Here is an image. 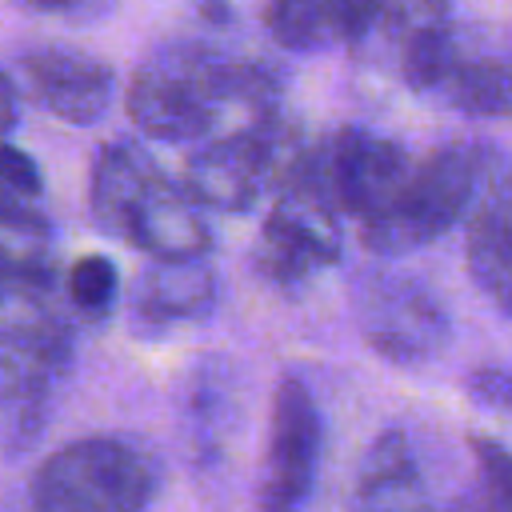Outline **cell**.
I'll list each match as a JSON object with an SVG mask.
<instances>
[{
  "instance_id": "cell-1",
  "label": "cell",
  "mask_w": 512,
  "mask_h": 512,
  "mask_svg": "<svg viewBox=\"0 0 512 512\" xmlns=\"http://www.w3.org/2000/svg\"><path fill=\"white\" fill-rule=\"evenodd\" d=\"M72 320L56 296L48 236L0 232V448L28 452L72 372Z\"/></svg>"
},
{
  "instance_id": "cell-2",
  "label": "cell",
  "mask_w": 512,
  "mask_h": 512,
  "mask_svg": "<svg viewBox=\"0 0 512 512\" xmlns=\"http://www.w3.org/2000/svg\"><path fill=\"white\" fill-rule=\"evenodd\" d=\"M132 124L160 144H196L224 128L280 112V76L264 60L232 56L200 40L156 44L128 80Z\"/></svg>"
},
{
  "instance_id": "cell-3",
  "label": "cell",
  "mask_w": 512,
  "mask_h": 512,
  "mask_svg": "<svg viewBox=\"0 0 512 512\" xmlns=\"http://www.w3.org/2000/svg\"><path fill=\"white\" fill-rule=\"evenodd\" d=\"M488 152L472 140H452L412 160L392 200L360 224V244L376 256H404L440 240L460 224L488 176Z\"/></svg>"
},
{
  "instance_id": "cell-4",
  "label": "cell",
  "mask_w": 512,
  "mask_h": 512,
  "mask_svg": "<svg viewBox=\"0 0 512 512\" xmlns=\"http://www.w3.org/2000/svg\"><path fill=\"white\" fill-rule=\"evenodd\" d=\"M160 492L156 456L128 436H84L32 476L36 512H144Z\"/></svg>"
},
{
  "instance_id": "cell-5",
  "label": "cell",
  "mask_w": 512,
  "mask_h": 512,
  "mask_svg": "<svg viewBox=\"0 0 512 512\" xmlns=\"http://www.w3.org/2000/svg\"><path fill=\"white\" fill-rule=\"evenodd\" d=\"M352 316L364 344L400 368L436 360L452 332L444 304L416 276L384 268L360 276L352 288Z\"/></svg>"
},
{
  "instance_id": "cell-6",
  "label": "cell",
  "mask_w": 512,
  "mask_h": 512,
  "mask_svg": "<svg viewBox=\"0 0 512 512\" xmlns=\"http://www.w3.org/2000/svg\"><path fill=\"white\" fill-rule=\"evenodd\" d=\"M312 156L332 204L340 208V216H352L356 224L376 216L412 168V156L396 140L356 124L312 140Z\"/></svg>"
},
{
  "instance_id": "cell-7",
  "label": "cell",
  "mask_w": 512,
  "mask_h": 512,
  "mask_svg": "<svg viewBox=\"0 0 512 512\" xmlns=\"http://www.w3.org/2000/svg\"><path fill=\"white\" fill-rule=\"evenodd\" d=\"M320 464V412L312 392L284 376L272 392L268 452L260 468L256 512H304Z\"/></svg>"
},
{
  "instance_id": "cell-8",
  "label": "cell",
  "mask_w": 512,
  "mask_h": 512,
  "mask_svg": "<svg viewBox=\"0 0 512 512\" xmlns=\"http://www.w3.org/2000/svg\"><path fill=\"white\" fill-rule=\"evenodd\" d=\"M20 84L40 108H48L64 124H96L116 96L112 64L68 44L28 48L20 56Z\"/></svg>"
},
{
  "instance_id": "cell-9",
  "label": "cell",
  "mask_w": 512,
  "mask_h": 512,
  "mask_svg": "<svg viewBox=\"0 0 512 512\" xmlns=\"http://www.w3.org/2000/svg\"><path fill=\"white\" fill-rule=\"evenodd\" d=\"M120 240L148 252L152 260H196L208 256L212 228L204 220V204H196L180 180L156 168L140 188V196L132 200L120 224Z\"/></svg>"
},
{
  "instance_id": "cell-10",
  "label": "cell",
  "mask_w": 512,
  "mask_h": 512,
  "mask_svg": "<svg viewBox=\"0 0 512 512\" xmlns=\"http://www.w3.org/2000/svg\"><path fill=\"white\" fill-rule=\"evenodd\" d=\"M468 272L480 292L512 316V168H492L468 208Z\"/></svg>"
},
{
  "instance_id": "cell-11",
  "label": "cell",
  "mask_w": 512,
  "mask_h": 512,
  "mask_svg": "<svg viewBox=\"0 0 512 512\" xmlns=\"http://www.w3.org/2000/svg\"><path fill=\"white\" fill-rule=\"evenodd\" d=\"M348 512H440L432 504L408 432L388 428L368 444L356 468Z\"/></svg>"
},
{
  "instance_id": "cell-12",
  "label": "cell",
  "mask_w": 512,
  "mask_h": 512,
  "mask_svg": "<svg viewBox=\"0 0 512 512\" xmlns=\"http://www.w3.org/2000/svg\"><path fill=\"white\" fill-rule=\"evenodd\" d=\"M216 308V272L196 260H152L148 272H140L132 292L136 320L148 324H180L200 320Z\"/></svg>"
},
{
  "instance_id": "cell-13",
  "label": "cell",
  "mask_w": 512,
  "mask_h": 512,
  "mask_svg": "<svg viewBox=\"0 0 512 512\" xmlns=\"http://www.w3.org/2000/svg\"><path fill=\"white\" fill-rule=\"evenodd\" d=\"M264 28L280 48H292V52L360 44L364 0H268Z\"/></svg>"
},
{
  "instance_id": "cell-14",
  "label": "cell",
  "mask_w": 512,
  "mask_h": 512,
  "mask_svg": "<svg viewBox=\"0 0 512 512\" xmlns=\"http://www.w3.org/2000/svg\"><path fill=\"white\" fill-rule=\"evenodd\" d=\"M432 92L468 116H512V56L468 52L460 44Z\"/></svg>"
},
{
  "instance_id": "cell-15",
  "label": "cell",
  "mask_w": 512,
  "mask_h": 512,
  "mask_svg": "<svg viewBox=\"0 0 512 512\" xmlns=\"http://www.w3.org/2000/svg\"><path fill=\"white\" fill-rule=\"evenodd\" d=\"M156 172V160L132 144V140H112L96 152L92 164V184H88V204L92 216L104 232L120 236V224L132 208V200L140 196V188L148 184V176Z\"/></svg>"
},
{
  "instance_id": "cell-16",
  "label": "cell",
  "mask_w": 512,
  "mask_h": 512,
  "mask_svg": "<svg viewBox=\"0 0 512 512\" xmlns=\"http://www.w3.org/2000/svg\"><path fill=\"white\" fill-rule=\"evenodd\" d=\"M44 176L28 152L0 140V232H24V236H48L44 212Z\"/></svg>"
},
{
  "instance_id": "cell-17",
  "label": "cell",
  "mask_w": 512,
  "mask_h": 512,
  "mask_svg": "<svg viewBox=\"0 0 512 512\" xmlns=\"http://www.w3.org/2000/svg\"><path fill=\"white\" fill-rule=\"evenodd\" d=\"M252 256H256V272L280 292H300L320 268H328L320 252L304 236H296L288 224H280L272 212L260 224V240Z\"/></svg>"
},
{
  "instance_id": "cell-18",
  "label": "cell",
  "mask_w": 512,
  "mask_h": 512,
  "mask_svg": "<svg viewBox=\"0 0 512 512\" xmlns=\"http://www.w3.org/2000/svg\"><path fill=\"white\" fill-rule=\"evenodd\" d=\"M468 444L480 476L468 492H460L440 512H512V448L488 436H472Z\"/></svg>"
},
{
  "instance_id": "cell-19",
  "label": "cell",
  "mask_w": 512,
  "mask_h": 512,
  "mask_svg": "<svg viewBox=\"0 0 512 512\" xmlns=\"http://www.w3.org/2000/svg\"><path fill=\"white\" fill-rule=\"evenodd\" d=\"M452 4L456 0H364V36H360V44L384 36L400 48L416 32L452 24Z\"/></svg>"
},
{
  "instance_id": "cell-20",
  "label": "cell",
  "mask_w": 512,
  "mask_h": 512,
  "mask_svg": "<svg viewBox=\"0 0 512 512\" xmlns=\"http://www.w3.org/2000/svg\"><path fill=\"white\" fill-rule=\"evenodd\" d=\"M116 292H120V272L108 256H80L72 268H68V284H64V296H68V308L84 320H104L116 304Z\"/></svg>"
},
{
  "instance_id": "cell-21",
  "label": "cell",
  "mask_w": 512,
  "mask_h": 512,
  "mask_svg": "<svg viewBox=\"0 0 512 512\" xmlns=\"http://www.w3.org/2000/svg\"><path fill=\"white\" fill-rule=\"evenodd\" d=\"M32 12H48V16H64V20H100L116 8V0H20Z\"/></svg>"
},
{
  "instance_id": "cell-22",
  "label": "cell",
  "mask_w": 512,
  "mask_h": 512,
  "mask_svg": "<svg viewBox=\"0 0 512 512\" xmlns=\"http://www.w3.org/2000/svg\"><path fill=\"white\" fill-rule=\"evenodd\" d=\"M16 120H20V96H16L12 76L0 68V140H8V132L16 128Z\"/></svg>"
}]
</instances>
